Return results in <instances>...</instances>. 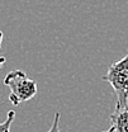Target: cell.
Listing matches in <instances>:
<instances>
[{
  "label": "cell",
  "mask_w": 128,
  "mask_h": 132,
  "mask_svg": "<svg viewBox=\"0 0 128 132\" xmlns=\"http://www.w3.org/2000/svg\"><path fill=\"white\" fill-rule=\"evenodd\" d=\"M103 79L112 85L117 95L115 109L128 107V53L109 66Z\"/></svg>",
  "instance_id": "1"
},
{
  "label": "cell",
  "mask_w": 128,
  "mask_h": 132,
  "mask_svg": "<svg viewBox=\"0 0 128 132\" xmlns=\"http://www.w3.org/2000/svg\"><path fill=\"white\" fill-rule=\"evenodd\" d=\"M4 84L10 89L9 100L14 105L28 102L37 94V82L22 70L10 71L4 78Z\"/></svg>",
  "instance_id": "2"
},
{
  "label": "cell",
  "mask_w": 128,
  "mask_h": 132,
  "mask_svg": "<svg viewBox=\"0 0 128 132\" xmlns=\"http://www.w3.org/2000/svg\"><path fill=\"white\" fill-rule=\"evenodd\" d=\"M110 121L115 132H128V107L115 109L110 116Z\"/></svg>",
  "instance_id": "3"
},
{
  "label": "cell",
  "mask_w": 128,
  "mask_h": 132,
  "mask_svg": "<svg viewBox=\"0 0 128 132\" xmlns=\"http://www.w3.org/2000/svg\"><path fill=\"white\" fill-rule=\"evenodd\" d=\"M14 118H15V112L9 111L6 119L4 122H0V132H10V127H12V123L14 122Z\"/></svg>",
  "instance_id": "4"
},
{
  "label": "cell",
  "mask_w": 128,
  "mask_h": 132,
  "mask_svg": "<svg viewBox=\"0 0 128 132\" xmlns=\"http://www.w3.org/2000/svg\"><path fill=\"white\" fill-rule=\"evenodd\" d=\"M47 132H61L60 131V112H57L55 114L53 118V122H52V126Z\"/></svg>",
  "instance_id": "5"
},
{
  "label": "cell",
  "mask_w": 128,
  "mask_h": 132,
  "mask_svg": "<svg viewBox=\"0 0 128 132\" xmlns=\"http://www.w3.org/2000/svg\"><path fill=\"white\" fill-rule=\"evenodd\" d=\"M5 61H6V59L4 56H0V69H1V66L5 64Z\"/></svg>",
  "instance_id": "6"
},
{
  "label": "cell",
  "mask_w": 128,
  "mask_h": 132,
  "mask_svg": "<svg viewBox=\"0 0 128 132\" xmlns=\"http://www.w3.org/2000/svg\"><path fill=\"white\" fill-rule=\"evenodd\" d=\"M103 132H115V130H114V127H113V126H110V128H109V130H107V131H103Z\"/></svg>",
  "instance_id": "7"
}]
</instances>
